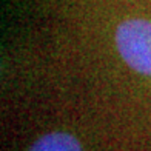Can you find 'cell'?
Wrapping results in <instances>:
<instances>
[{
	"mask_svg": "<svg viewBox=\"0 0 151 151\" xmlns=\"http://www.w3.org/2000/svg\"><path fill=\"white\" fill-rule=\"evenodd\" d=\"M26 151H85L83 143L68 129H51L40 134Z\"/></svg>",
	"mask_w": 151,
	"mask_h": 151,
	"instance_id": "7a4b0ae2",
	"label": "cell"
},
{
	"mask_svg": "<svg viewBox=\"0 0 151 151\" xmlns=\"http://www.w3.org/2000/svg\"><path fill=\"white\" fill-rule=\"evenodd\" d=\"M114 45L129 70L151 79V20L133 17L120 22L114 31Z\"/></svg>",
	"mask_w": 151,
	"mask_h": 151,
	"instance_id": "6da1fadb",
	"label": "cell"
}]
</instances>
